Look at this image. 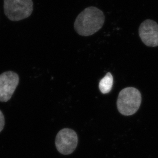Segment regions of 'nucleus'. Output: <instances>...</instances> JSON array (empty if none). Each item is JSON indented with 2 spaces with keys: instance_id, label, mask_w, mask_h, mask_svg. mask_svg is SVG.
Wrapping results in <instances>:
<instances>
[{
  "instance_id": "1",
  "label": "nucleus",
  "mask_w": 158,
  "mask_h": 158,
  "mask_svg": "<svg viewBox=\"0 0 158 158\" xmlns=\"http://www.w3.org/2000/svg\"><path fill=\"white\" fill-rule=\"evenodd\" d=\"M104 22L105 16L102 11L94 6L88 7L77 17L74 28L79 35L88 36L100 30Z\"/></svg>"
},
{
  "instance_id": "2",
  "label": "nucleus",
  "mask_w": 158,
  "mask_h": 158,
  "mask_svg": "<svg viewBox=\"0 0 158 158\" xmlns=\"http://www.w3.org/2000/svg\"><path fill=\"white\" fill-rule=\"evenodd\" d=\"M142 102V96L139 89L127 87L122 89L118 95L116 105L122 115L130 116L139 110Z\"/></svg>"
},
{
  "instance_id": "3",
  "label": "nucleus",
  "mask_w": 158,
  "mask_h": 158,
  "mask_svg": "<svg viewBox=\"0 0 158 158\" xmlns=\"http://www.w3.org/2000/svg\"><path fill=\"white\" fill-rule=\"evenodd\" d=\"M32 0H4V10L11 21H21L30 17L33 10Z\"/></svg>"
},
{
  "instance_id": "4",
  "label": "nucleus",
  "mask_w": 158,
  "mask_h": 158,
  "mask_svg": "<svg viewBox=\"0 0 158 158\" xmlns=\"http://www.w3.org/2000/svg\"><path fill=\"white\" fill-rule=\"evenodd\" d=\"M76 133L69 128H64L59 131L55 144L59 152L63 155H69L74 152L78 145Z\"/></svg>"
},
{
  "instance_id": "5",
  "label": "nucleus",
  "mask_w": 158,
  "mask_h": 158,
  "mask_svg": "<svg viewBox=\"0 0 158 158\" xmlns=\"http://www.w3.org/2000/svg\"><path fill=\"white\" fill-rule=\"evenodd\" d=\"M19 83V76L15 72L6 71L0 74V102L11 99Z\"/></svg>"
},
{
  "instance_id": "6",
  "label": "nucleus",
  "mask_w": 158,
  "mask_h": 158,
  "mask_svg": "<svg viewBox=\"0 0 158 158\" xmlns=\"http://www.w3.org/2000/svg\"><path fill=\"white\" fill-rule=\"evenodd\" d=\"M139 35L146 46H158V24L155 21L150 19L143 21L139 27Z\"/></svg>"
},
{
  "instance_id": "7",
  "label": "nucleus",
  "mask_w": 158,
  "mask_h": 158,
  "mask_svg": "<svg viewBox=\"0 0 158 158\" xmlns=\"http://www.w3.org/2000/svg\"><path fill=\"white\" fill-rule=\"evenodd\" d=\"M113 76L111 73H107L106 75L101 79L99 84V88L103 94H108L110 92L113 85Z\"/></svg>"
},
{
  "instance_id": "8",
  "label": "nucleus",
  "mask_w": 158,
  "mask_h": 158,
  "mask_svg": "<svg viewBox=\"0 0 158 158\" xmlns=\"http://www.w3.org/2000/svg\"><path fill=\"white\" fill-rule=\"evenodd\" d=\"M5 125L4 116L1 110H0V132L3 130Z\"/></svg>"
}]
</instances>
